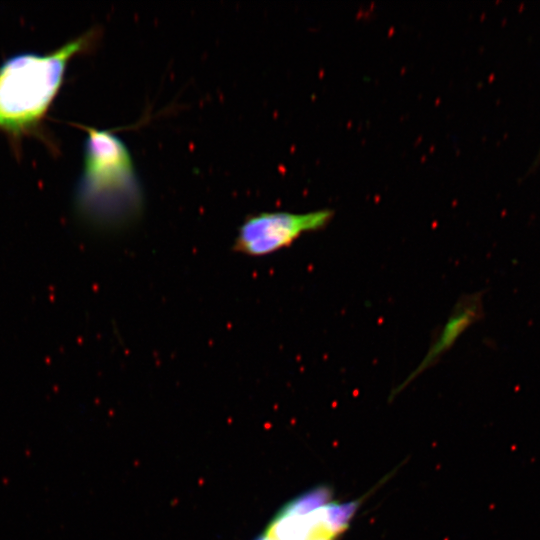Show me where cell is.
Wrapping results in <instances>:
<instances>
[{"instance_id":"6da1fadb","label":"cell","mask_w":540,"mask_h":540,"mask_svg":"<svg viewBox=\"0 0 540 540\" xmlns=\"http://www.w3.org/2000/svg\"><path fill=\"white\" fill-rule=\"evenodd\" d=\"M84 168L75 209L96 232H120L142 216L144 196L125 143L108 130L84 127Z\"/></svg>"},{"instance_id":"7a4b0ae2","label":"cell","mask_w":540,"mask_h":540,"mask_svg":"<svg viewBox=\"0 0 540 540\" xmlns=\"http://www.w3.org/2000/svg\"><path fill=\"white\" fill-rule=\"evenodd\" d=\"M95 35L89 31L53 53H22L2 63L0 128L20 133L37 123L55 97L69 59L88 48Z\"/></svg>"},{"instance_id":"3957f363","label":"cell","mask_w":540,"mask_h":540,"mask_svg":"<svg viewBox=\"0 0 540 540\" xmlns=\"http://www.w3.org/2000/svg\"><path fill=\"white\" fill-rule=\"evenodd\" d=\"M330 209L306 213L262 212L246 217L240 225L233 250L251 257L273 254L292 245L303 234L323 229L333 218Z\"/></svg>"}]
</instances>
